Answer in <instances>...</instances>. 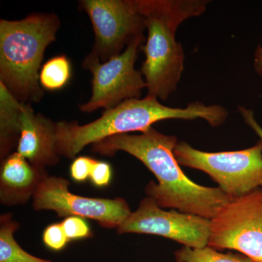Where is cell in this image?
I'll list each match as a JSON object with an SVG mask.
<instances>
[{
	"mask_svg": "<svg viewBox=\"0 0 262 262\" xmlns=\"http://www.w3.org/2000/svg\"><path fill=\"white\" fill-rule=\"evenodd\" d=\"M177 144L175 136L165 135L151 127L139 135L108 137L93 144L91 149L103 156L124 151L135 157L158 179V184L149 182L145 192L160 208H176L211 220L233 199L220 187H203L188 178L174 155Z\"/></svg>",
	"mask_w": 262,
	"mask_h": 262,
	"instance_id": "1",
	"label": "cell"
},
{
	"mask_svg": "<svg viewBox=\"0 0 262 262\" xmlns=\"http://www.w3.org/2000/svg\"><path fill=\"white\" fill-rule=\"evenodd\" d=\"M227 115V110L218 105L206 106L193 102L184 108H172L161 104L153 96L134 98L105 110L102 116L85 125L76 122H56V149L59 156L73 159L90 144L129 132H144L161 120L201 118L216 127L225 122Z\"/></svg>",
	"mask_w": 262,
	"mask_h": 262,
	"instance_id": "2",
	"label": "cell"
},
{
	"mask_svg": "<svg viewBox=\"0 0 262 262\" xmlns=\"http://www.w3.org/2000/svg\"><path fill=\"white\" fill-rule=\"evenodd\" d=\"M148 31L141 49L146 59L141 68L147 96L165 100L177 89L184 70V54L176 40L179 26L203 14L208 2L201 0H136Z\"/></svg>",
	"mask_w": 262,
	"mask_h": 262,
	"instance_id": "3",
	"label": "cell"
},
{
	"mask_svg": "<svg viewBox=\"0 0 262 262\" xmlns=\"http://www.w3.org/2000/svg\"><path fill=\"white\" fill-rule=\"evenodd\" d=\"M59 27L55 14L0 20V82L20 102H39L42 98L39 70Z\"/></svg>",
	"mask_w": 262,
	"mask_h": 262,
	"instance_id": "4",
	"label": "cell"
},
{
	"mask_svg": "<svg viewBox=\"0 0 262 262\" xmlns=\"http://www.w3.org/2000/svg\"><path fill=\"white\" fill-rule=\"evenodd\" d=\"M173 153L179 164L208 174L232 199L262 187V142L241 151L213 153L182 141Z\"/></svg>",
	"mask_w": 262,
	"mask_h": 262,
	"instance_id": "5",
	"label": "cell"
},
{
	"mask_svg": "<svg viewBox=\"0 0 262 262\" xmlns=\"http://www.w3.org/2000/svg\"><path fill=\"white\" fill-rule=\"evenodd\" d=\"M144 38H136L122 53L107 61L101 63L91 53L84 58L82 67L93 75L92 96L87 103L81 105L82 112L110 110L127 100L140 97L146 84L141 72L136 70L135 62Z\"/></svg>",
	"mask_w": 262,
	"mask_h": 262,
	"instance_id": "6",
	"label": "cell"
},
{
	"mask_svg": "<svg viewBox=\"0 0 262 262\" xmlns=\"http://www.w3.org/2000/svg\"><path fill=\"white\" fill-rule=\"evenodd\" d=\"M208 247L238 251L262 262V189L232 200L211 220Z\"/></svg>",
	"mask_w": 262,
	"mask_h": 262,
	"instance_id": "7",
	"label": "cell"
},
{
	"mask_svg": "<svg viewBox=\"0 0 262 262\" xmlns=\"http://www.w3.org/2000/svg\"><path fill=\"white\" fill-rule=\"evenodd\" d=\"M95 33L91 53L102 62L122 53L125 46L144 37L146 27L136 0H84Z\"/></svg>",
	"mask_w": 262,
	"mask_h": 262,
	"instance_id": "8",
	"label": "cell"
},
{
	"mask_svg": "<svg viewBox=\"0 0 262 262\" xmlns=\"http://www.w3.org/2000/svg\"><path fill=\"white\" fill-rule=\"evenodd\" d=\"M70 183L62 177L47 176L33 198V207L37 211L50 210L58 216L77 215L96 221L101 227L117 229L131 212L125 200L86 198L70 192Z\"/></svg>",
	"mask_w": 262,
	"mask_h": 262,
	"instance_id": "9",
	"label": "cell"
},
{
	"mask_svg": "<svg viewBox=\"0 0 262 262\" xmlns=\"http://www.w3.org/2000/svg\"><path fill=\"white\" fill-rule=\"evenodd\" d=\"M211 220L176 211H165L152 199L144 198L117 229L119 234H156L173 239L187 247H207Z\"/></svg>",
	"mask_w": 262,
	"mask_h": 262,
	"instance_id": "10",
	"label": "cell"
},
{
	"mask_svg": "<svg viewBox=\"0 0 262 262\" xmlns=\"http://www.w3.org/2000/svg\"><path fill=\"white\" fill-rule=\"evenodd\" d=\"M19 120L17 152L35 168L46 169L58 163L60 159L56 149V122L34 113L30 105L24 103Z\"/></svg>",
	"mask_w": 262,
	"mask_h": 262,
	"instance_id": "11",
	"label": "cell"
},
{
	"mask_svg": "<svg viewBox=\"0 0 262 262\" xmlns=\"http://www.w3.org/2000/svg\"><path fill=\"white\" fill-rule=\"evenodd\" d=\"M48 175L46 169L35 168L18 152L3 160L0 172V201L8 206L29 201Z\"/></svg>",
	"mask_w": 262,
	"mask_h": 262,
	"instance_id": "12",
	"label": "cell"
},
{
	"mask_svg": "<svg viewBox=\"0 0 262 262\" xmlns=\"http://www.w3.org/2000/svg\"><path fill=\"white\" fill-rule=\"evenodd\" d=\"M22 103L0 82V156L4 160L18 144Z\"/></svg>",
	"mask_w": 262,
	"mask_h": 262,
	"instance_id": "13",
	"label": "cell"
},
{
	"mask_svg": "<svg viewBox=\"0 0 262 262\" xmlns=\"http://www.w3.org/2000/svg\"><path fill=\"white\" fill-rule=\"evenodd\" d=\"M18 227L10 213L0 217V262H53L36 257L19 246L14 238Z\"/></svg>",
	"mask_w": 262,
	"mask_h": 262,
	"instance_id": "14",
	"label": "cell"
},
{
	"mask_svg": "<svg viewBox=\"0 0 262 262\" xmlns=\"http://www.w3.org/2000/svg\"><path fill=\"white\" fill-rule=\"evenodd\" d=\"M72 68L68 58L63 55L54 57L46 62L39 72V83L48 91H58L68 83Z\"/></svg>",
	"mask_w": 262,
	"mask_h": 262,
	"instance_id": "15",
	"label": "cell"
},
{
	"mask_svg": "<svg viewBox=\"0 0 262 262\" xmlns=\"http://www.w3.org/2000/svg\"><path fill=\"white\" fill-rule=\"evenodd\" d=\"M177 262H253L245 255L222 253L213 248H192L184 246L175 253Z\"/></svg>",
	"mask_w": 262,
	"mask_h": 262,
	"instance_id": "16",
	"label": "cell"
},
{
	"mask_svg": "<svg viewBox=\"0 0 262 262\" xmlns=\"http://www.w3.org/2000/svg\"><path fill=\"white\" fill-rule=\"evenodd\" d=\"M69 241H75L92 237L91 227L82 217L71 215L61 222Z\"/></svg>",
	"mask_w": 262,
	"mask_h": 262,
	"instance_id": "17",
	"label": "cell"
},
{
	"mask_svg": "<svg viewBox=\"0 0 262 262\" xmlns=\"http://www.w3.org/2000/svg\"><path fill=\"white\" fill-rule=\"evenodd\" d=\"M44 244L53 251H61L70 243L61 223L53 224L45 229L42 234Z\"/></svg>",
	"mask_w": 262,
	"mask_h": 262,
	"instance_id": "18",
	"label": "cell"
},
{
	"mask_svg": "<svg viewBox=\"0 0 262 262\" xmlns=\"http://www.w3.org/2000/svg\"><path fill=\"white\" fill-rule=\"evenodd\" d=\"M96 160L89 157H78L70 166L71 177L77 182H83L90 179Z\"/></svg>",
	"mask_w": 262,
	"mask_h": 262,
	"instance_id": "19",
	"label": "cell"
},
{
	"mask_svg": "<svg viewBox=\"0 0 262 262\" xmlns=\"http://www.w3.org/2000/svg\"><path fill=\"white\" fill-rule=\"evenodd\" d=\"M113 177L111 165L106 162L96 160L91 170L90 180L96 187H104L110 184Z\"/></svg>",
	"mask_w": 262,
	"mask_h": 262,
	"instance_id": "20",
	"label": "cell"
},
{
	"mask_svg": "<svg viewBox=\"0 0 262 262\" xmlns=\"http://www.w3.org/2000/svg\"><path fill=\"white\" fill-rule=\"evenodd\" d=\"M239 112L244 117L245 121L258 134L262 142V128L255 120L253 112L251 110H246L244 107H239Z\"/></svg>",
	"mask_w": 262,
	"mask_h": 262,
	"instance_id": "21",
	"label": "cell"
},
{
	"mask_svg": "<svg viewBox=\"0 0 262 262\" xmlns=\"http://www.w3.org/2000/svg\"><path fill=\"white\" fill-rule=\"evenodd\" d=\"M254 67L256 72L262 77V48L258 47L255 53Z\"/></svg>",
	"mask_w": 262,
	"mask_h": 262,
	"instance_id": "22",
	"label": "cell"
}]
</instances>
